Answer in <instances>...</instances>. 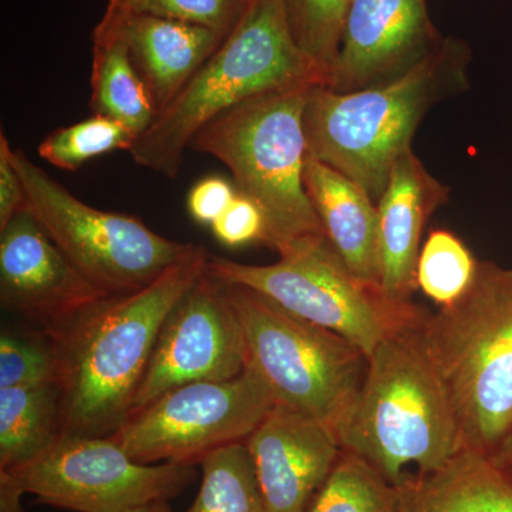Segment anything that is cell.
<instances>
[{"instance_id": "25", "label": "cell", "mask_w": 512, "mask_h": 512, "mask_svg": "<svg viewBox=\"0 0 512 512\" xmlns=\"http://www.w3.org/2000/svg\"><path fill=\"white\" fill-rule=\"evenodd\" d=\"M137 137L119 121L94 114L72 126L57 128L37 147V154L60 170L76 173L93 158L130 150Z\"/></svg>"}, {"instance_id": "18", "label": "cell", "mask_w": 512, "mask_h": 512, "mask_svg": "<svg viewBox=\"0 0 512 512\" xmlns=\"http://www.w3.org/2000/svg\"><path fill=\"white\" fill-rule=\"evenodd\" d=\"M303 183L326 237L350 272L382 286L376 202L355 181L309 154Z\"/></svg>"}, {"instance_id": "5", "label": "cell", "mask_w": 512, "mask_h": 512, "mask_svg": "<svg viewBox=\"0 0 512 512\" xmlns=\"http://www.w3.org/2000/svg\"><path fill=\"white\" fill-rule=\"evenodd\" d=\"M423 336L453 407L461 450L494 458L512 429V269L480 261L460 301L427 313Z\"/></svg>"}, {"instance_id": "23", "label": "cell", "mask_w": 512, "mask_h": 512, "mask_svg": "<svg viewBox=\"0 0 512 512\" xmlns=\"http://www.w3.org/2000/svg\"><path fill=\"white\" fill-rule=\"evenodd\" d=\"M478 266L480 261L456 234L434 229L420 249L417 289L440 309L448 308L470 291Z\"/></svg>"}, {"instance_id": "33", "label": "cell", "mask_w": 512, "mask_h": 512, "mask_svg": "<svg viewBox=\"0 0 512 512\" xmlns=\"http://www.w3.org/2000/svg\"><path fill=\"white\" fill-rule=\"evenodd\" d=\"M494 460L512 473V429L510 436L505 440L503 448H501L500 453L494 457Z\"/></svg>"}, {"instance_id": "20", "label": "cell", "mask_w": 512, "mask_h": 512, "mask_svg": "<svg viewBox=\"0 0 512 512\" xmlns=\"http://www.w3.org/2000/svg\"><path fill=\"white\" fill-rule=\"evenodd\" d=\"M92 109L127 127L137 138L157 117L156 104L140 76L119 25L104 15L93 35Z\"/></svg>"}, {"instance_id": "27", "label": "cell", "mask_w": 512, "mask_h": 512, "mask_svg": "<svg viewBox=\"0 0 512 512\" xmlns=\"http://www.w3.org/2000/svg\"><path fill=\"white\" fill-rule=\"evenodd\" d=\"M62 362L55 339L40 330L35 335L3 330L0 336V389L60 383Z\"/></svg>"}, {"instance_id": "30", "label": "cell", "mask_w": 512, "mask_h": 512, "mask_svg": "<svg viewBox=\"0 0 512 512\" xmlns=\"http://www.w3.org/2000/svg\"><path fill=\"white\" fill-rule=\"evenodd\" d=\"M237 195V187L227 178L218 175L202 178L188 192V214L198 224L211 227L228 210Z\"/></svg>"}, {"instance_id": "12", "label": "cell", "mask_w": 512, "mask_h": 512, "mask_svg": "<svg viewBox=\"0 0 512 512\" xmlns=\"http://www.w3.org/2000/svg\"><path fill=\"white\" fill-rule=\"evenodd\" d=\"M247 362L237 313L205 269L165 320L128 416L183 384L234 379Z\"/></svg>"}, {"instance_id": "17", "label": "cell", "mask_w": 512, "mask_h": 512, "mask_svg": "<svg viewBox=\"0 0 512 512\" xmlns=\"http://www.w3.org/2000/svg\"><path fill=\"white\" fill-rule=\"evenodd\" d=\"M106 15L119 25L158 114L190 83L227 37L215 30L146 13L107 8Z\"/></svg>"}, {"instance_id": "19", "label": "cell", "mask_w": 512, "mask_h": 512, "mask_svg": "<svg viewBox=\"0 0 512 512\" xmlns=\"http://www.w3.org/2000/svg\"><path fill=\"white\" fill-rule=\"evenodd\" d=\"M397 512H512V473L494 458L461 450L430 473L394 485Z\"/></svg>"}, {"instance_id": "1", "label": "cell", "mask_w": 512, "mask_h": 512, "mask_svg": "<svg viewBox=\"0 0 512 512\" xmlns=\"http://www.w3.org/2000/svg\"><path fill=\"white\" fill-rule=\"evenodd\" d=\"M210 254L191 248L150 285L107 296L55 330L63 437H111L130 413L168 315L207 269Z\"/></svg>"}, {"instance_id": "16", "label": "cell", "mask_w": 512, "mask_h": 512, "mask_svg": "<svg viewBox=\"0 0 512 512\" xmlns=\"http://www.w3.org/2000/svg\"><path fill=\"white\" fill-rule=\"evenodd\" d=\"M448 188L426 170L413 150L399 158L382 197L379 214L382 288L390 298L412 302L424 227L448 198Z\"/></svg>"}, {"instance_id": "11", "label": "cell", "mask_w": 512, "mask_h": 512, "mask_svg": "<svg viewBox=\"0 0 512 512\" xmlns=\"http://www.w3.org/2000/svg\"><path fill=\"white\" fill-rule=\"evenodd\" d=\"M197 477L194 464H141L111 437H62L35 461L0 480L50 507L73 512H127L168 501Z\"/></svg>"}, {"instance_id": "28", "label": "cell", "mask_w": 512, "mask_h": 512, "mask_svg": "<svg viewBox=\"0 0 512 512\" xmlns=\"http://www.w3.org/2000/svg\"><path fill=\"white\" fill-rule=\"evenodd\" d=\"M247 8L245 0H137L128 12L178 20L228 36Z\"/></svg>"}, {"instance_id": "36", "label": "cell", "mask_w": 512, "mask_h": 512, "mask_svg": "<svg viewBox=\"0 0 512 512\" xmlns=\"http://www.w3.org/2000/svg\"><path fill=\"white\" fill-rule=\"evenodd\" d=\"M245 2L249 3V2H252V0H245Z\"/></svg>"}, {"instance_id": "10", "label": "cell", "mask_w": 512, "mask_h": 512, "mask_svg": "<svg viewBox=\"0 0 512 512\" xmlns=\"http://www.w3.org/2000/svg\"><path fill=\"white\" fill-rule=\"evenodd\" d=\"M276 406L261 373L175 387L131 413L111 439L141 464H197L212 451L241 443Z\"/></svg>"}, {"instance_id": "31", "label": "cell", "mask_w": 512, "mask_h": 512, "mask_svg": "<svg viewBox=\"0 0 512 512\" xmlns=\"http://www.w3.org/2000/svg\"><path fill=\"white\" fill-rule=\"evenodd\" d=\"M26 210V194L22 178L10 158V143L0 134V229L6 227L19 212Z\"/></svg>"}, {"instance_id": "6", "label": "cell", "mask_w": 512, "mask_h": 512, "mask_svg": "<svg viewBox=\"0 0 512 512\" xmlns=\"http://www.w3.org/2000/svg\"><path fill=\"white\" fill-rule=\"evenodd\" d=\"M311 87L252 97L205 124L190 144L221 161L239 194L258 204L264 245L274 252L295 239L326 235L303 183L309 154L303 116Z\"/></svg>"}, {"instance_id": "35", "label": "cell", "mask_w": 512, "mask_h": 512, "mask_svg": "<svg viewBox=\"0 0 512 512\" xmlns=\"http://www.w3.org/2000/svg\"><path fill=\"white\" fill-rule=\"evenodd\" d=\"M136 2L137 0H110L107 8L120 10V12H128V10L133 8L134 3Z\"/></svg>"}, {"instance_id": "24", "label": "cell", "mask_w": 512, "mask_h": 512, "mask_svg": "<svg viewBox=\"0 0 512 512\" xmlns=\"http://www.w3.org/2000/svg\"><path fill=\"white\" fill-rule=\"evenodd\" d=\"M308 512H397L396 491L365 460L342 451Z\"/></svg>"}, {"instance_id": "7", "label": "cell", "mask_w": 512, "mask_h": 512, "mask_svg": "<svg viewBox=\"0 0 512 512\" xmlns=\"http://www.w3.org/2000/svg\"><path fill=\"white\" fill-rule=\"evenodd\" d=\"M271 265H247L211 256L207 272L224 285L245 286L306 322L357 346L369 359L387 336L427 311L390 298L382 286L350 272L326 235L295 239Z\"/></svg>"}, {"instance_id": "22", "label": "cell", "mask_w": 512, "mask_h": 512, "mask_svg": "<svg viewBox=\"0 0 512 512\" xmlns=\"http://www.w3.org/2000/svg\"><path fill=\"white\" fill-rule=\"evenodd\" d=\"M200 466V491L185 512H265L245 441L212 451Z\"/></svg>"}, {"instance_id": "4", "label": "cell", "mask_w": 512, "mask_h": 512, "mask_svg": "<svg viewBox=\"0 0 512 512\" xmlns=\"http://www.w3.org/2000/svg\"><path fill=\"white\" fill-rule=\"evenodd\" d=\"M325 86L296 45L282 0H252L214 55L128 150L141 167L174 180L185 150L205 124L261 94Z\"/></svg>"}, {"instance_id": "32", "label": "cell", "mask_w": 512, "mask_h": 512, "mask_svg": "<svg viewBox=\"0 0 512 512\" xmlns=\"http://www.w3.org/2000/svg\"><path fill=\"white\" fill-rule=\"evenodd\" d=\"M22 495L13 485L0 480V512H23L20 505Z\"/></svg>"}, {"instance_id": "14", "label": "cell", "mask_w": 512, "mask_h": 512, "mask_svg": "<svg viewBox=\"0 0 512 512\" xmlns=\"http://www.w3.org/2000/svg\"><path fill=\"white\" fill-rule=\"evenodd\" d=\"M74 268L28 211L0 229L3 308L55 330L107 298Z\"/></svg>"}, {"instance_id": "34", "label": "cell", "mask_w": 512, "mask_h": 512, "mask_svg": "<svg viewBox=\"0 0 512 512\" xmlns=\"http://www.w3.org/2000/svg\"><path fill=\"white\" fill-rule=\"evenodd\" d=\"M127 512H174L171 510L168 501H158V503H151L143 505V507L134 508Z\"/></svg>"}, {"instance_id": "21", "label": "cell", "mask_w": 512, "mask_h": 512, "mask_svg": "<svg viewBox=\"0 0 512 512\" xmlns=\"http://www.w3.org/2000/svg\"><path fill=\"white\" fill-rule=\"evenodd\" d=\"M62 437L60 383L0 389V471L32 463Z\"/></svg>"}, {"instance_id": "8", "label": "cell", "mask_w": 512, "mask_h": 512, "mask_svg": "<svg viewBox=\"0 0 512 512\" xmlns=\"http://www.w3.org/2000/svg\"><path fill=\"white\" fill-rule=\"evenodd\" d=\"M224 288L241 323L247 363L269 384L276 404L333 431L365 380L369 363L365 353L261 293L238 285Z\"/></svg>"}, {"instance_id": "9", "label": "cell", "mask_w": 512, "mask_h": 512, "mask_svg": "<svg viewBox=\"0 0 512 512\" xmlns=\"http://www.w3.org/2000/svg\"><path fill=\"white\" fill-rule=\"evenodd\" d=\"M10 158L25 187L26 211L106 295L150 285L194 247L157 234L133 215L90 207L19 148L10 146Z\"/></svg>"}, {"instance_id": "13", "label": "cell", "mask_w": 512, "mask_h": 512, "mask_svg": "<svg viewBox=\"0 0 512 512\" xmlns=\"http://www.w3.org/2000/svg\"><path fill=\"white\" fill-rule=\"evenodd\" d=\"M427 0H352L326 87L348 93L412 70L443 42Z\"/></svg>"}, {"instance_id": "2", "label": "cell", "mask_w": 512, "mask_h": 512, "mask_svg": "<svg viewBox=\"0 0 512 512\" xmlns=\"http://www.w3.org/2000/svg\"><path fill=\"white\" fill-rule=\"evenodd\" d=\"M427 313L373 350L359 393L333 429L342 451L392 485L407 467L430 473L461 451L453 407L424 343Z\"/></svg>"}, {"instance_id": "15", "label": "cell", "mask_w": 512, "mask_h": 512, "mask_svg": "<svg viewBox=\"0 0 512 512\" xmlns=\"http://www.w3.org/2000/svg\"><path fill=\"white\" fill-rule=\"evenodd\" d=\"M245 444L265 512H308L342 454L328 426L281 404Z\"/></svg>"}, {"instance_id": "3", "label": "cell", "mask_w": 512, "mask_h": 512, "mask_svg": "<svg viewBox=\"0 0 512 512\" xmlns=\"http://www.w3.org/2000/svg\"><path fill=\"white\" fill-rule=\"evenodd\" d=\"M466 43L444 37L441 45L403 76L340 93L316 84L306 101L309 156L355 181L379 202L394 164L431 107L466 83Z\"/></svg>"}, {"instance_id": "29", "label": "cell", "mask_w": 512, "mask_h": 512, "mask_svg": "<svg viewBox=\"0 0 512 512\" xmlns=\"http://www.w3.org/2000/svg\"><path fill=\"white\" fill-rule=\"evenodd\" d=\"M212 235L227 248H242L265 238L264 212L247 195L239 194L211 225Z\"/></svg>"}, {"instance_id": "26", "label": "cell", "mask_w": 512, "mask_h": 512, "mask_svg": "<svg viewBox=\"0 0 512 512\" xmlns=\"http://www.w3.org/2000/svg\"><path fill=\"white\" fill-rule=\"evenodd\" d=\"M296 45L328 84L339 55L343 25L352 0H282Z\"/></svg>"}]
</instances>
